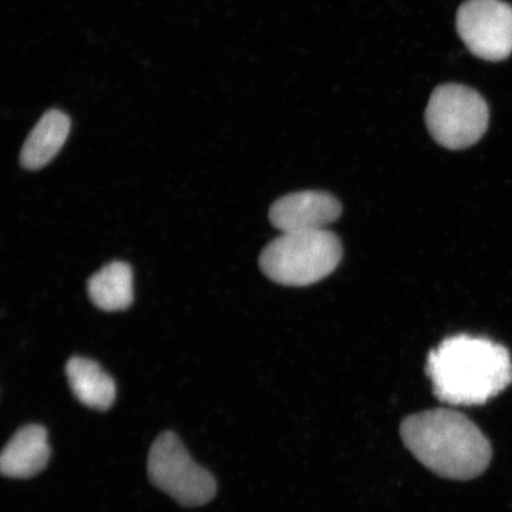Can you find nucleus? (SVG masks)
Listing matches in <instances>:
<instances>
[{
    "instance_id": "4",
    "label": "nucleus",
    "mask_w": 512,
    "mask_h": 512,
    "mask_svg": "<svg viewBox=\"0 0 512 512\" xmlns=\"http://www.w3.org/2000/svg\"><path fill=\"white\" fill-rule=\"evenodd\" d=\"M151 483L183 507L207 504L216 495V480L191 458L174 432H164L152 444L147 459Z\"/></svg>"
},
{
    "instance_id": "8",
    "label": "nucleus",
    "mask_w": 512,
    "mask_h": 512,
    "mask_svg": "<svg viewBox=\"0 0 512 512\" xmlns=\"http://www.w3.org/2000/svg\"><path fill=\"white\" fill-rule=\"evenodd\" d=\"M50 453L46 428L38 425L25 426L4 447L0 457V470L5 477H34L46 469Z\"/></svg>"
},
{
    "instance_id": "9",
    "label": "nucleus",
    "mask_w": 512,
    "mask_h": 512,
    "mask_svg": "<svg viewBox=\"0 0 512 512\" xmlns=\"http://www.w3.org/2000/svg\"><path fill=\"white\" fill-rule=\"evenodd\" d=\"M70 118L60 110H50L34 127L22 147L21 164L28 170L42 169L60 152L70 132Z\"/></svg>"
},
{
    "instance_id": "10",
    "label": "nucleus",
    "mask_w": 512,
    "mask_h": 512,
    "mask_svg": "<svg viewBox=\"0 0 512 512\" xmlns=\"http://www.w3.org/2000/svg\"><path fill=\"white\" fill-rule=\"evenodd\" d=\"M66 374L72 392L82 405L107 411L115 401L114 380L98 363L83 357H72L67 363Z\"/></svg>"
},
{
    "instance_id": "3",
    "label": "nucleus",
    "mask_w": 512,
    "mask_h": 512,
    "mask_svg": "<svg viewBox=\"0 0 512 512\" xmlns=\"http://www.w3.org/2000/svg\"><path fill=\"white\" fill-rule=\"evenodd\" d=\"M342 254L341 241L328 230L283 233L264 248L259 266L274 283L309 286L334 272Z\"/></svg>"
},
{
    "instance_id": "6",
    "label": "nucleus",
    "mask_w": 512,
    "mask_h": 512,
    "mask_svg": "<svg viewBox=\"0 0 512 512\" xmlns=\"http://www.w3.org/2000/svg\"><path fill=\"white\" fill-rule=\"evenodd\" d=\"M457 29L479 59L498 62L512 53V8L501 0H467L458 10Z\"/></svg>"
},
{
    "instance_id": "1",
    "label": "nucleus",
    "mask_w": 512,
    "mask_h": 512,
    "mask_svg": "<svg viewBox=\"0 0 512 512\" xmlns=\"http://www.w3.org/2000/svg\"><path fill=\"white\" fill-rule=\"evenodd\" d=\"M427 375L437 398L452 406H480L512 382L507 348L482 337L445 339L427 360Z\"/></svg>"
},
{
    "instance_id": "2",
    "label": "nucleus",
    "mask_w": 512,
    "mask_h": 512,
    "mask_svg": "<svg viewBox=\"0 0 512 512\" xmlns=\"http://www.w3.org/2000/svg\"><path fill=\"white\" fill-rule=\"evenodd\" d=\"M400 434L421 464L447 479L476 478L491 462L490 441L470 419L452 409L408 416L402 421Z\"/></svg>"
},
{
    "instance_id": "11",
    "label": "nucleus",
    "mask_w": 512,
    "mask_h": 512,
    "mask_svg": "<svg viewBox=\"0 0 512 512\" xmlns=\"http://www.w3.org/2000/svg\"><path fill=\"white\" fill-rule=\"evenodd\" d=\"M88 294L99 309L126 310L133 300V275L130 265L114 261L88 280Z\"/></svg>"
},
{
    "instance_id": "7",
    "label": "nucleus",
    "mask_w": 512,
    "mask_h": 512,
    "mask_svg": "<svg viewBox=\"0 0 512 512\" xmlns=\"http://www.w3.org/2000/svg\"><path fill=\"white\" fill-rule=\"evenodd\" d=\"M342 213L341 203L326 192L304 191L279 198L270 209V220L281 233L324 230Z\"/></svg>"
},
{
    "instance_id": "5",
    "label": "nucleus",
    "mask_w": 512,
    "mask_h": 512,
    "mask_svg": "<svg viewBox=\"0 0 512 512\" xmlns=\"http://www.w3.org/2000/svg\"><path fill=\"white\" fill-rule=\"evenodd\" d=\"M426 125L435 142L446 149H467L488 130L489 108L473 89L450 83L433 92L426 110Z\"/></svg>"
}]
</instances>
